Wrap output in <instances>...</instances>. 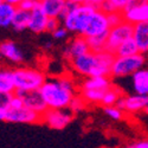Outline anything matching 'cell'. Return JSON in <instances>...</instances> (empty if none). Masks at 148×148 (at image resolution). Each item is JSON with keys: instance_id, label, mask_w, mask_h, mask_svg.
I'll return each instance as SVG.
<instances>
[{"instance_id": "1", "label": "cell", "mask_w": 148, "mask_h": 148, "mask_svg": "<svg viewBox=\"0 0 148 148\" xmlns=\"http://www.w3.org/2000/svg\"><path fill=\"white\" fill-rule=\"evenodd\" d=\"M40 92L49 109H69L72 100L77 96V88L72 77L62 75L46 78Z\"/></svg>"}, {"instance_id": "2", "label": "cell", "mask_w": 148, "mask_h": 148, "mask_svg": "<svg viewBox=\"0 0 148 148\" xmlns=\"http://www.w3.org/2000/svg\"><path fill=\"white\" fill-rule=\"evenodd\" d=\"M115 55L108 51H103L100 53L88 52L76 59L70 62L71 69L78 76L83 77H98L106 76L110 77L112 68L115 60Z\"/></svg>"}, {"instance_id": "3", "label": "cell", "mask_w": 148, "mask_h": 148, "mask_svg": "<svg viewBox=\"0 0 148 148\" xmlns=\"http://www.w3.org/2000/svg\"><path fill=\"white\" fill-rule=\"evenodd\" d=\"M12 75L17 91L21 92L40 90L46 81L45 75L40 70L29 66H18L12 69Z\"/></svg>"}, {"instance_id": "4", "label": "cell", "mask_w": 148, "mask_h": 148, "mask_svg": "<svg viewBox=\"0 0 148 148\" xmlns=\"http://www.w3.org/2000/svg\"><path fill=\"white\" fill-rule=\"evenodd\" d=\"M97 8L100 7L95 6L94 4H87L81 6L75 5L62 19V25L73 36H82L89 16L94 13Z\"/></svg>"}, {"instance_id": "5", "label": "cell", "mask_w": 148, "mask_h": 148, "mask_svg": "<svg viewBox=\"0 0 148 148\" xmlns=\"http://www.w3.org/2000/svg\"><path fill=\"white\" fill-rule=\"evenodd\" d=\"M146 63V57L142 53H138L129 57H115L114 64L112 68L113 78H125L132 77L135 72H138L143 68Z\"/></svg>"}, {"instance_id": "6", "label": "cell", "mask_w": 148, "mask_h": 148, "mask_svg": "<svg viewBox=\"0 0 148 148\" xmlns=\"http://www.w3.org/2000/svg\"><path fill=\"white\" fill-rule=\"evenodd\" d=\"M0 120L11 123H42L43 115L33 112L25 106L20 108H10L8 106H0Z\"/></svg>"}, {"instance_id": "7", "label": "cell", "mask_w": 148, "mask_h": 148, "mask_svg": "<svg viewBox=\"0 0 148 148\" xmlns=\"http://www.w3.org/2000/svg\"><path fill=\"white\" fill-rule=\"evenodd\" d=\"M110 30V24L108 20V14L100 8H97L94 13H91L84 26L82 36L85 38L107 34Z\"/></svg>"}, {"instance_id": "8", "label": "cell", "mask_w": 148, "mask_h": 148, "mask_svg": "<svg viewBox=\"0 0 148 148\" xmlns=\"http://www.w3.org/2000/svg\"><path fill=\"white\" fill-rule=\"evenodd\" d=\"M133 33H134V25H132L130 23L126 20H123L120 25L112 27L108 33L107 51L115 55L116 50L122 43H125L127 39L133 38Z\"/></svg>"}, {"instance_id": "9", "label": "cell", "mask_w": 148, "mask_h": 148, "mask_svg": "<svg viewBox=\"0 0 148 148\" xmlns=\"http://www.w3.org/2000/svg\"><path fill=\"white\" fill-rule=\"evenodd\" d=\"M73 119V113L70 109H47L43 115V122L49 128L62 130L70 125Z\"/></svg>"}, {"instance_id": "10", "label": "cell", "mask_w": 148, "mask_h": 148, "mask_svg": "<svg viewBox=\"0 0 148 148\" xmlns=\"http://www.w3.org/2000/svg\"><path fill=\"white\" fill-rule=\"evenodd\" d=\"M116 107L127 113L142 112L148 107V95L133 94L128 96H122L116 103Z\"/></svg>"}, {"instance_id": "11", "label": "cell", "mask_w": 148, "mask_h": 148, "mask_svg": "<svg viewBox=\"0 0 148 148\" xmlns=\"http://www.w3.org/2000/svg\"><path fill=\"white\" fill-rule=\"evenodd\" d=\"M88 52H90L88 39L83 36H75L65 46L63 55L66 60L71 62Z\"/></svg>"}, {"instance_id": "12", "label": "cell", "mask_w": 148, "mask_h": 148, "mask_svg": "<svg viewBox=\"0 0 148 148\" xmlns=\"http://www.w3.org/2000/svg\"><path fill=\"white\" fill-rule=\"evenodd\" d=\"M17 94L23 98L24 106H25L26 108H29V109H31V110H33V112H36V113L44 115L46 113V110L49 109L43 96H42L40 90L27 91V92L17 91Z\"/></svg>"}, {"instance_id": "13", "label": "cell", "mask_w": 148, "mask_h": 148, "mask_svg": "<svg viewBox=\"0 0 148 148\" xmlns=\"http://www.w3.org/2000/svg\"><path fill=\"white\" fill-rule=\"evenodd\" d=\"M0 55L12 64H20L24 62V53L13 40H5L0 45Z\"/></svg>"}, {"instance_id": "14", "label": "cell", "mask_w": 148, "mask_h": 148, "mask_svg": "<svg viewBox=\"0 0 148 148\" xmlns=\"http://www.w3.org/2000/svg\"><path fill=\"white\" fill-rule=\"evenodd\" d=\"M123 19L130 23L132 25H136L140 23H148V1L134 8L125 10L122 12Z\"/></svg>"}, {"instance_id": "15", "label": "cell", "mask_w": 148, "mask_h": 148, "mask_svg": "<svg viewBox=\"0 0 148 148\" xmlns=\"http://www.w3.org/2000/svg\"><path fill=\"white\" fill-rule=\"evenodd\" d=\"M47 23H49V17L42 11L40 6L38 8H36L34 11L31 12V18L29 23V29L31 32L36 34H40L46 32L47 27Z\"/></svg>"}, {"instance_id": "16", "label": "cell", "mask_w": 148, "mask_h": 148, "mask_svg": "<svg viewBox=\"0 0 148 148\" xmlns=\"http://www.w3.org/2000/svg\"><path fill=\"white\" fill-rule=\"evenodd\" d=\"M133 39L136 43L140 53H148V23H140L134 25Z\"/></svg>"}, {"instance_id": "17", "label": "cell", "mask_w": 148, "mask_h": 148, "mask_svg": "<svg viewBox=\"0 0 148 148\" xmlns=\"http://www.w3.org/2000/svg\"><path fill=\"white\" fill-rule=\"evenodd\" d=\"M66 5V0H45L40 3V8L49 18L60 19Z\"/></svg>"}, {"instance_id": "18", "label": "cell", "mask_w": 148, "mask_h": 148, "mask_svg": "<svg viewBox=\"0 0 148 148\" xmlns=\"http://www.w3.org/2000/svg\"><path fill=\"white\" fill-rule=\"evenodd\" d=\"M112 85L110 77H88L81 83V90H108Z\"/></svg>"}, {"instance_id": "19", "label": "cell", "mask_w": 148, "mask_h": 148, "mask_svg": "<svg viewBox=\"0 0 148 148\" xmlns=\"http://www.w3.org/2000/svg\"><path fill=\"white\" fill-rule=\"evenodd\" d=\"M133 90L135 94L148 95V69L142 68L132 76Z\"/></svg>"}, {"instance_id": "20", "label": "cell", "mask_w": 148, "mask_h": 148, "mask_svg": "<svg viewBox=\"0 0 148 148\" xmlns=\"http://www.w3.org/2000/svg\"><path fill=\"white\" fill-rule=\"evenodd\" d=\"M17 91L12 70L3 69L0 72V95H12Z\"/></svg>"}, {"instance_id": "21", "label": "cell", "mask_w": 148, "mask_h": 148, "mask_svg": "<svg viewBox=\"0 0 148 148\" xmlns=\"http://www.w3.org/2000/svg\"><path fill=\"white\" fill-rule=\"evenodd\" d=\"M17 10H18L17 7L12 6L5 1L0 3V26L4 29L12 26Z\"/></svg>"}, {"instance_id": "22", "label": "cell", "mask_w": 148, "mask_h": 148, "mask_svg": "<svg viewBox=\"0 0 148 148\" xmlns=\"http://www.w3.org/2000/svg\"><path fill=\"white\" fill-rule=\"evenodd\" d=\"M30 18H31V12H27V11H24V10L18 8L11 27L13 29L14 31H17V32L25 31L26 29H29Z\"/></svg>"}, {"instance_id": "23", "label": "cell", "mask_w": 148, "mask_h": 148, "mask_svg": "<svg viewBox=\"0 0 148 148\" xmlns=\"http://www.w3.org/2000/svg\"><path fill=\"white\" fill-rule=\"evenodd\" d=\"M123 96L122 90L116 87V85H112L104 94L103 96V100H102V106L104 107H114L116 106V103L119 102V100Z\"/></svg>"}, {"instance_id": "24", "label": "cell", "mask_w": 148, "mask_h": 148, "mask_svg": "<svg viewBox=\"0 0 148 148\" xmlns=\"http://www.w3.org/2000/svg\"><path fill=\"white\" fill-rule=\"evenodd\" d=\"M138 53H140L139 47H138L136 43H135V40L133 38H130L120 45V47L115 52V56L116 57H129V56H134Z\"/></svg>"}, {"instance_id": "25", "label": "cell", "mask_w": 148, "mask_h": 148, "mask_svg": "<svg viewBox=\"0 0 148 148\" xmlns=\"http://www.w3.org/2000/svg\"><path fill=\"white\" fill-rule=\"evenodd\" d=\"M108 33H109V32H108ZM108 33H107V34H101V36H96V37H91V38H87L91 52L100 53V52L107 51Z\"/></svg>"}, {"instance_id": "26", "label": "cell", "mask_w": 148, "mask_h": 148, "mask_svg": "<svg viewBox=\"0 0 148 148\" xmlns=\"http://www.w3.org/2000/svg\"><path fill=\"white\" fill-rule=\"evenodd\" d=\"M107 90H81V96L89 104H101Z\"/></svg>"}, {"instance_id": "27", "label": "cell", "mask_w": 148, "mask_h": 148, "mask_svg": "<svg viewBox=\"0 0 148 148\" xmlns=\"http://www.w3.org/2000/svg\"><path fill=\"white\" fill-rule=\"evenodd\" d=\"M104 114L112 120L120 121L123 117V110L117 108L116 106L114 107H104Z\"/></svg>"}, {"instance_id": "28", "label": "cell", "mask_w": 148, "mask_h": 148, "mask_svg": "<svg viewBox=\"0 0 148 148\" xmlns=\"http://www.w3.org/2000/svg\"><path fill=\"white\" fill-rule=\"evenodd\" d=\"M87 104H88V103L84 101V98H83L81 95H77V96L72 100V102H71L69 109L71 110L73 114H75V113H78V112H81V110H83Z\"/></svg>"}, {"instance_id": "29", "label": "cell", "mask_w": 148, "mask_h": 148, "mask_svg": "<svg viewBox=\"0 0 148 148\" xmlns=\"http://www.w3.org/2000/svg\"><path fill=\"white\" fill-rule=\"evenodd\" d=\"M40 6V1L39 0H24V1L19 5L18 8L27 11V12H32L36 8H38Z\"/></svg>"}, {"instance_id": "30", "label": "cell", "mask_w": 148, "mask_h": 148, "mask_svg": "<svg viewBox=\"0 0 148 148\" xmlns=\"http://www.w3.org/2000/svg\"><path fill=\"white\" fill-rule=\"evenodd\" d=\"M108 20H109V24H110V29H112L114 26L120 25L125 19H123L122 13H120V12H114V13L108 14Z\"/></svg>"}, {"instance_id": "31", "label": "cell", "mask_w": 148, "mask_h": 148, "mask_svg": "<svg viewBox=\"0 0 148 148\" xmlns=\"http://www.w3.org/2000/svg\"><path fill=\"white\" fill-rule=\"evenodd\" d=\"M10 108H20V107H24V102H23V98L17 94H12L10 96V100H8V103L6 104Z\"/></svg>"}, {"instance_id": "32", "label": "cell", "mask_w": 148, "mask_h": 148, "mask_svg": "<svg viewBox=\"0 0 148 148\" xmlns=\"http://www.w3.org/2000/svg\"><path fill=\"white\" fill-rule=\"evenodd\" d=\"M69 31L62 25L60 27H58L55 32H52L51 34H52V37H53V39H56V40H63V39H66L68 38V36H69Z\"/></svg>"}, {"instance_id": "33", "label": "cell", "mask_w": 148, "mask_h": 148, "mask_svg": "<svg viewBox=\"0 0 148 148\" xmlns=\"http://www.w3.org/2000/svg\"><path fill=\"white\" fill-rule=\"evenodd\" d=\"M108 1L114 6V8H115L116 12H120V13H122V12L125 11V8L127 7L129 0H108Z\"/></svg>"}, {"instance_id": "34", "label": "cell", "mask_w": 148, "mask_h": 148, "mask_svg": "<svg viewBox=\"0 0 148 148\" xmlns=\"http://www.w3.org/2000/svg\"><path fill=\"white\" fill-rule=\"evenodd\" d=\"M62 26V20L58 18H49V23H47V27H46V32H55L58 27Z\"/></svg>"}, {"instance_id": "35", "label": "cell", "mask_w": 148, "mask_h": 148, "mask_svg": "<svg viewBox=\"0 0 148 148\" xmlns=\"http://www.w3.org/2000/svg\"><path fill=\"white\" fill-rule=\"evenodd\" d=\"M148 0H129V3L127 5V7L125 10H129V8H134V7H138L145 3H147Z\"/></svg>"}, {"instance_id": "36", "label": "cell", "mask_w": 148, "mask_h": 148, "mask_svg": "<svg viewBox=\"0 0 148 148\" xmlns=\"http://www.w3.org/2000/svg\"><path fill=\"white\" fill-rule=\"evenodd\" d=\"M132 145H133V148H148V140H140Z\"/></svg>"}, {"instance_id": "37", "label": "cell", "mask_w": 148, "mask_h": 148, "mask_svg": "<svg viewBox=\"0 0 148 148\" xmlns=\"http://www.w3.org/2000/svg\"><path fill=\"white\" fill-rule=\"evenodd\" d=\"M69 3L76 5V6H81V5H87V4H91V0H68Z\"/></svg>"}, {"instance_id": "38", "label": "cell", "mask_w": 148, "mask_h": 148, "mask_svg": "<svg viewBox=\"0 0 148 148\" xmlns=\"http://www.w3.org/2000/svg\"><path fill=\"white\" fill-rule=\"evenodd\" d=\"M4 1L18 8V7H19V5H20V4H21V3L24 1V0H4ZM1 3H3V1H1Z\"/></svg>"}, {"instance_id": "39", "label": "cell", "mask_w": 148, "mask_h": 148, "mask_svg": "<svg viewBox=\"0 0 148 148\" xmlns=\"http://www.w3.org/2000/svg\"><path fill=\"white\" fill-rule=\"evenodd\" d=\"M104 1H106V0H91V4H94L97 7H100Z\"/></svg>"}, {"instance_id": "40", "label": "cell", "mask_w": 148, "mask_h": 148, "mask_svg": "<svg viewBox=\"0 0 148 148\" xmlns=\"http://www.w3.org/2000/svg\"><path fill=\"white\" fill-rule=\"evenodd\" d=\"M52 46H53V44H52V42H49V43H47V44L45 45V47H46V49H51Z\"/></svg>"}, {"instance_id": "41", "label": "cell", "mask_w": 148, "mask_h": 148, "mask_svg": "<svg viewBox=\"0 0 148 148\" xmlns=\"http://www.w3.org/2000/svg\"><path fill=\"white\" fill-rule=\"evenodd\" d=\"M123 148H133V145H128V146H126V147H123Z\"/></svg>"}, {"instance_id": "42", "label": "cell", "mask_w": 148, "mask_h": 148, "mask_svg": "<svg viewBox=\"0 0 148 148\" xmlns=\"http://www.w3.org/2000/svg\"><path fill=\"white\" fill-rule=\"evenodd\" d=\"M145 113H146V114H148V107L146 108V110H145Z\"/></svg>"}, {"instance_id": "43", "label": "cell", "mask_w": 148, "mask_h": 148, "mask_svg": "<svg viewBox=\"0 0 148 148\" xmlns=\"http://www.w3.org/2000/svg\"><path fill=\"white\" fill-rule=\"evenodd\" d=\"M39 1H40V3H43V1H45V0H39Z\"/></svg>"}, {"instance_id": "44", "label": "cell", "mask_w": 148, "mask_h": 148, "mask_svg": "<svg viewBox=\"0 0 148 148\" xmlns=\"http://www.w3.org/2000/svg\"><path fill=\"white\" fill-rule=\"evenodd\" d=\"M1 1H4V0H0V3H1Z\"/></svg>"}]
</instances>
